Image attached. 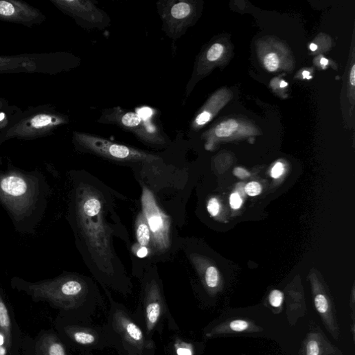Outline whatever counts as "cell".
I'll use <instances>...</instances> for the list:
<instances>
[{"label": "cell", "instance_id": "1", "mask_svg": "<svg viewBox=\"0 0 355 355\" xmlns=\"http://www.w3.org/2000/svg\"><path fill=\"white\" fill-rule=\"evenodd\" d=\"M79 209L82 229L93 258L104 273L113 275L111 231L104 218L103 197L94 187H84Z\"/></svg>", "mask_w": 355, "mask_h": 355}, {"label": "cell", "instance_id": "2", "mask_svg": "<svg viewBox=\"0 0 355 355\" xmlns=\"http://www.w3.org/2000/svg\"><path fill=\"white\" fill-rule=\"evenodd\" d=\"M104 325L111 347L119 355H155L156 343L150 338L127 308L110 297Z\"/></svg>", "mask_w": 355, "mask_h": 355}, {"label": "cell", "instance_id": "3", "mask_svg": "<svg viewBox=\"0 0 355 355\" xmlns=\"http://www.w3.org/2000/svg\"><path fill=\"white\" fill-rule=\"evenodd\" d=\"M69 123V117L50 104L30 106L14 116L10 126L0 133V144L11 139H33L49 135Z\"/></svg>", "mask_w": 355, "mask_h": 355}, {"label": "cell", "instance_id": "4", "mask_svg": "<svg viewBox=\"0 0 355 355\" xmlns=\"http://www.w3.org/2000/svg\"><path fill=\"white\" fill-rule=\"evenodd\" d=\"M71 64V56L62 52L0 55V75L54 76L67 71Z\"/></svg>", "mask_w": 355, "mask_h": 355}, {"label": "cell", "instance_id": "5", "mask_svg": "<svg viewBox=\"0 0 355 355\" xmlns=\"http://www.w3.org/2000/svg\"><path fill=\"white\" fill-rule=\"evenodd\" d=\"M73 141L82 150L114 161L153 164L161 160L155 154L115 144L89 133L75 131Z\"/></svg>", "mask_w": 355, "mask_h": 355}, {"label": "cell", "instance_id": "6", "mask_svg": "<svg viewBox=\"0 0 355 355\" xmlns=\"http://www.w3.org/2000/svg\"><path fill=\"white\" fill-rule=\"evenodd\" d=\"M139 312L141 321L139 325L151 339H154L156 333H162L167 320L175 327L163 290L157 279L146 282Z\"/></svg>", "mask_w": 355, "mask_h": 355}, {"label": "cell", "instance_id": "7", "mask_svg": "<svg viewBox=\"0 0 355 355\" xmlns=\"http://www.w3.org/2000/svg\"><path fill=\"white\" fill-rule=\"evenodd\" d=\"M98 122L116 125L150 146L162 147L166 144L164 136L156 125L137 112L126 111L119 106L108 108L102 111Z\"/></svg>", "mask_w": 355, "mask_h": 355}, {"label": "cell", "instance_id": "8", "mask_svg": "<svg viewBox=\"0 0 355 355\" xmlns=\"http://www.w3.org/2000/svg\"><path fill=\"white\" fill-rule=\"evenodd\" d=\"M141 210L146 218L152 233V243L155 250L159 253L166 251L171 245L170 218L158 205L152 191L144 187L141 194Z\"/></svg>", "mask_w": 355, "mask_h": 355}, {"label": "cell", "instance_id": "9", "mask_svg": "<svg viewBox=\"0 0 355 355\" xmlns=\"http://www.w3.org/2000/svg\"><path fill=\"white\" fill-rule=\"evenodd\" d=\"M157 7L163 30L172 39H179L192 23L194 5L189 0H162Z\"/></svg>", "mask_w": 355, "mask_h": 355}, {"label": "cell", "instance_id": "10", "mask_svg": "<svg viewBox=\"0 0 355 355\" xmlns=\"http://www.w3.org/2000/svg\"><path fill=\"white\" fill-rule=\"evenodd\" d=\"M50 2L83 27L104 29L110 23L106 14L90 0H51Z\"/></svg>", "mask_w": 355, "mask_h": 355}, {"label": "cell", "instance_id": "11", "mask_svg": "<svg viewBox=\"0 0 355 355\" xmlns=\"http://www.w3.org/2000/svg\"><path fill=\"white\" fill-rule=\"evenodd\" d=\"M47 18L32 5L18 0H0V21L28 27L40 25Z\"/></svg>", "mask_w": 355, "mask_h": 355}, {"label": "cell", "instance_id": "12", "mask_svg": "<svg viewBox=\"0 0 355 355\" xmlns=\"http://www.w3.org/2000/svg\"><path fill=\"white\" fill-rule=\"evenodd\" d=\"M54 299L66 310H76L84 306L88 300H97L87 282L80 278H70L60 284Z\"/></svg>", "mask_w": 355, "mask_h": 355}, {"label": "cell", "instance_id": "13", "mask_svg": "<svg viewBox=\"0 0 355 355\" xmlns=\"http://www.w3.org/2000/svg\"><path fill=\"white\" fill-rule=\"evenodd\" d=\"M65 332L71 340L87 350H104L111 347L104 325H72L67 327Z\"/></svg>", "mask_w": 355, "mask_h": 355}, {"label": "cell", "instance_id": "14", "mask_svg": "<svg viewBox=\"0 0 355 355\" xmlns=\"http://www.w3.org/2000/svg\"><path fill=\"white\" fill-rule=\"evenodd\" d=\"M166 355H194L193 345L179 335H175L168 344Z\"/></svg>", "mask_w": 355, "mask_h": 355}, {"label": "cell", "instance_id": "15", "mask_svg": "<svg viewBox=\"0 0 355 355\" xmlns=\"http://www.w3.org/2000/svg\"><path fill=\"white\" fill-rule=\"evenodd\" d=\"M0 186L6 194L13 196L23 195L27 189L26 182L23 179L14 176L4 179Z\"/></svg>", "mask_w": 355, "mask_h": 355}, {"label": "cell", "instance_id": "16", "mask_svg": "<svg viewBox=\"0 0 355 355\" xmlns=\"http://www.w3.org/2000/svg\"><path fill=\"white\" fill-rule=\"evenodd\" d=\"M135 234L137 244L148 247L152 243V233L143 213L138 216L135 223Z\"/></svg>", "mask_w": 355, "mask_h": 355}, {"label": "cell", "instance_id": "17", "mask_svg": "<svg viewBox=\"0 0 355 355\" xmlns=\"http://www.w3.org/2000/svg\"><path fill=\"white\" fill-rule=\"evenodd\" d=\"M238 128L236 120L229 119L219 124L215 130V134L219 137H225L231 135Z\"/></svg>", "mask_w": 355, "mask_h": 355}, {"label": "cell", "instance_id": "18", "mask_svg": "<svg viewBox=\"0 0 355 355\" xmlns=\"http://www.w3.org/2000/svg\"><path fill=\"white\" fill-rule=\"evenodd\" d=\"M20 110L17 106H14L11 109L0 111V133L10 126L14 115Z\"/></svg>", "mask_w": 355, "mask_h": 355}, {"label": "cell", "instance_id": "19", "mask_svg": "<svg viewBox=\"0 0 355 355\" xmlns=\"http://www.w3.org/2000/svg\"><path fill=\"white\" fill-rule=\"evenodd\" d=\"M225 47L220 43L212 45L207 51L205 59L207 62H213L219 60L224 53Z\"/></svg>", "mask_w": 355, "mask_h": 355}, {"label": "cell", "instance_id": "20", "mask_svg": "<svg viewBox=\"0 0 355 355\" xmlns=\"http://www.w3.org/2000/svg\"><path fill=\"white\" fill-rule=\"evenodd\" d=\"M205 281L209 288H215L218 285L219 274L215 266H209L205 271Z\"/></svg>", "mask_w": 355, "mask_h": 355}, {"label": "cell", "instance_id": "21", "mask_svg": "<svg viewBox=\"0 0 355 355\" xmlns=\"http://www.w3.org/2000/svg\"><path fill=\"white\" fill-rule=\"evenodd\" d=\"M264 66L269 72H275L279 67V59L276 54H268L264 58Z\"/></svg>", "mask_w": 355, "mask_h": 355}, {"label": "cell", "instance_id": "22", "mask_svg": "<svg viewBox=\"0 0 355 355\" xmlns=\"http://www.w3.org/2000/svg\"><path fill=\"white\" fill-rule=\"evenodd\" d=\"M47 355H67V353L60 342L53 341L48 345Z\"/></svg>", "mask_w": 355, "mask_h": 355}, {"label": "cell", "instance_id": "23", "mask_svg": "<svg viewBox=\"0 0 355 355\" xmlns=\"http://www.w3.org/2000/svg\"><path fill=\"white\" fill-rule=\"evenodd\" d=\"M314 304L317 311L321 314H325L328 311V302L323 295H319L316 296Z\"/></svg>", "mask_w": 355, "mask_h": 355}, {"label": "cell", "instance_id": "24", "mask_svg": "<svg viewBox=\"0 0 355 355\" xmlns=\"http://www.w3.org/2000/svg\"><path fill=\"white\" fill-rule=\"evenodd\" d=\"M283 294L279 290H273L269 295L270 304L274 308L279 307L283 302Z\"/></svg>", "mask_w": 355, "mask_h": 355}, {"label": "cell", "instance_id": "25", "mask_svg": "<svg viewBox=\"0 0 355 355\" xmlns=\"http://www.w3.org/2000/svg\"><path fill=\"white\" fill-rule=\"evenodd\" d=\"M207 211L212 217H216L219 214L220 206L219 201L216 198L209 199L207 203Z\"/></svg>", "mask_w": 355, "mask_h": 355}, {"label": "cell", "instance_id": "26", "mask_svg": "<svg viewBox=\"0 0 355 355\" xmlns=\"http://www.w3.org/2000/svg\"><path fill=\"white\" fill-rule=\"evenodd\" d=\"M245 192L251 196H257L262 192V187L257 182H251L246 185Z\"/></svg>", "mask_w": 355, "mask_h": 355}, {"label": "cell", "instance_id": "27", "mask_svg": "<svg viewBox=\"0 0 355 355\" xmlns=\"http://www.w3.org/2000/svg\"><path fill=\"white\" fill-rule=\"evenodd\" d=\"M249 327V323L243 320H236L231 323L230 328L235 332H243Z\"/></svg>", "mask_w": 355, "mask_h": 355}, {"label": "cell", "instance_id": "28", "mask_svg": "<svg viewBox=\"0 0 355 355\" xmlns=\"http://www.w3.org/2000/svg\"><path fill=\"white\" fill-rule=\"evenodd\" d=\"M133 251L135 255L139 258L147 257L150 253V249L146 247H141L137 244L133 248Z\"/></svg>", "mask_w": 355, "mask_h": 355}, {"label": "cell", "instance_id": "29", "mask_svg": "<svg viewBox=\"0 0 355 355\" xmlns=\"http://www.w3.org/2000/svg\"><path fill=\"white\" fill-rule=\"evenodd\" d=\"M320 348L316 340H310L307 345V355H319Z\"/></svg>", "mask_w": 355, "mask_h": 355}, {"label": "cell", "instance_id": "30", "mask_svg": "<svg viewBox=\"0 0 355 355\" xmlns=\"http://www.w3.org/2000/svg\"><path fill=\"white\" fill-rule=\"evenodd\" d=\"M230 204L232 208L239 209L242 204V200L240 196L238 193H233L230 197Z\"/></svg>", "mask_w": 355, "mask_h": 355}, {"label": "cell", "instance_id": "31", "mask_svg": "<svg viewBox=\"0 0 355 355\" xmlns=\"http://www.w3.org/2000/svg\"><path fill=\"white\" fill-rule=\"evenodd\" d=\"M284 172V166L281 163H276L271 170V176L274 179L279 178Z\"/></svg>", "mask_w": 355, "mask_h": 355}, {"label": "cell", "instance_id": "32", "mask_svg": "<svg viewBox=\"0 0 355 355\" xmlns=\"http://www.w3.org/2000/svg\"><path fill=\"white\" fill-rule=\"evenodd\" d=\"M233 173L236 176L241 179L250 176V174L246 170L240 168H236Z\"/></svg>", "mask_w": 355, "mask_h": 355}, {"label": "cell", "instance_id": "33", "mask_svg": "<svg viewBox=\"0 0 355 355\" xmlns=\"http://www.w3.org/2000/svg\"><path fill=\"white\" fill-rule=\"evenodd\" d=\"M13 106L7 100L0 98V111L11 109Z\"/></svg>", "mask_w": 355, "mask_h": 355}, {"label": "cell", "instance_id": "34", "mask_svg": "<svg viewBox=\"0 0 355 355\" xmlns=\"http://www.w3.org/2000/svg\"><path fill=\"white\" fill-rule=\"evenodd\" d=\"M350 82L352 86L355 85V65H354L351 69L350 75Z\"/></svg>", "mask_w": 355, "mask_h": 355}, {"label": "cell", "instance_id": "35", "mask_svg": "<svg viewBox=\"0 0 355 355\" xmlns=\"http://www.w3.org/2000/svg\"><path fill=\"white\" fill-rule=\"evenodd\" d=\"M303 76H304V79H307V80H311L312 78V76H310L308 71H304V72L303 73Z\"/></svg>", "mask_w": 355, "mask_h": 355}, {"label": "cell", "instance_id": "36", "mask_svg": "<svg viewBox=\"0 0 355 355\" xmlns=\"http://www.w3.org/2000/svg\"><path fill=\"white\" fill-rule=\"evenodd\" d=\"M7 349L3 345H0V355H6Z\"/></svg>", "mask_w": 355, "mask_h": 355}, {"label": "cell", "instance_id": "37", "mask_svg": "<svg viewBox=\"0 0 355 355\" xmlns=\"http://www.w3.org/2000/svg\"><path fill=\"white\" fill-rule=\"evenodd\" d=\"M4 343H5V336L1 332H0V345H3Z\"/></svg>", "mask_w": 355, "mask_h": 355}, {"label": "cell", "instance_id": "38", "mask_svg": "<svg viewBox=\"0 0 355 355\" xmlns=\"http://www.w3.org/2000/svg\"><path fill=\"white\" fill-rule=\"evenodd\" d=\"M328 62H329L328 60L325 58H322L321 60V64L323 66L327 65L328 64Z\"/></svg>", "mask_w": 355, "mask_h": 355}, {"label": "cell", "instance_id": "39", "mask_svg": "<svg viewBox=\"0 0 355 355\" xmlns=\"http://www.w3.org/2000/svg\"><path fill=\"white\" fill-rule=\"evenodd\" d=\"M317 48H318V47H317V45H315V44H314V43H312V44H311V45H310V49H311L312 51H316V50L317 49Z\"/></svg>", "mask_w": 355, "mask_h": 355}, {"label": "cell", "instance_id": "40", "mask_svg": "<svg viewBox=\"0 0 355 355\" xmlns=\"http://www.w3.org/2000/svg\"><path fill=\"white\" fill-rule=\"evenodd\" d=\"M286 87H288V83L286 82H281L280 83V88H286Z\"/></svg>", "mask_w": 355, "mask_h": 355}]
</instances>
